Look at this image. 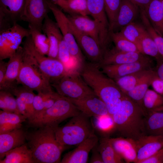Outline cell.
I'll list each match as a JSON object with an SVG mask.
<instances>
[{
  "mask_svg": "<svg viewBox=\"0 0 163 163\" xmlns=\"http://www.w3.org/2000/svg\"><path fill=\"white\" fill-rule=\"evenodd\" d=\"M80 112L71 101L60 95L51 107L28 123L32 127L48 126L55 129L63 121Z\"/></svg>",
  "mask_w": 163,
  "mask_h": 163,
  "instance_id": "obj_5",
  "label": "cell"
},
{
  "mask_svg": "<svg viewBox=\"0 0 163 163\" xmlns=\"http://www.w3.org/2000/svg\"><path fill=\"white\" fill-rule=\"evenodd\" d=\"M42 30L49 40L50 47L47 56L58 59L59 39L62 33L56 22L47 15L45 18Z\"/></svg>",
  "mask_w": 163,
  "mask_h": 163,
  "instance_id": "obj_24",
  "label": "cell"
},
{
  "mask_svg": "<svg viewBox=\"0 0 163 163\" xmlns=\"http://www.w3.org/2000/svg\"><path fill=\"white\" fill-rule=\"evenodd\" d=\"M163 96V95H162Z\"/></svg>",
  "mask_w": 163,
  "mask_h": 163,
  "instance_id": "obj_55",
  "label": "cell"
},
{
  "mask_svg": "<svg viewBox=\"0 0 163 163\" xmlns=\"http://www.w3.org/2000/svg\"><path fill=\"white\" fill-rule=\"evenodd\" d=\"M145 114L137 103L124 94L120 108L112 115L115 131L120 136L138 139L146 135Z\"/></svg>",
  "mask_w": 163,
  "mask_h": 163,
  "instance_id": "obj_2",
  "label": "cell"
},
{
  "mask_svg": "<svg viewBox=\"0 0 163 163\" xmlns=\"http://www.w3.org/2000/svg\"><path fill=\"white\" fill-rule=\"evenodd\" d=\"M30 36L29 29L23 27L17 23L0 31V60L9 58L20 46L23 39Z\"/></svg>",
  "mask_w": 163,
  "mask_h": 163,
  "instance_id": "obj_10",
  "label": "cell"
},
{
  "mask_svg": "<svg viewBox=\"0 0 163 163\" xmlns=\"http://www.w3.org/2000/svg\"><path fill=\"white\" fill-rule=\"evenodd\" d=\"M110 38L115 44V47L119 50L140 53L135 44L124 37L119 32H111Z\"/></svg>",
  "mask_w": 163,
  "mask_h": 163,
  "instance_id": "obj_39",
  "label": "cell"
},
{
  "mask_svg": "<svg viewBox=\"0 0 163 163\" xmlns=\"http://www.w3.org/2000/svg\"><path fill=\"white\" fill-rule=\"evenodd\" d=\"M7 62L0 60V89L4 83L7 70Z\"/></svg>",
  "mask_w": 163,
  "mask_h": 163,
  "instance_id": "obj_50",
  "label": "cell"
},
{
  "mask_svg": "<svg viewBox=\"0 0 163 163\" xmlns=\"http://www.w3.org/2000/svg\"><path fill=\"white\" fill-rule=\"evenodd\" d=\"M145 126L146 135L163 137V111L147 112Z\"/></svg>",
  "mask_w": 163,
  "mask_h": 163,
  "instance_id": "obj_28",
  "label": "cell"
},
{
  "mask_svg": "<svg viewBox=\"0 0 163 163\" xmlns=\"http://www.w3.org/2000/svg\"><path fill=\"white\" fill-rule=\"evenodd\" d=\"M54 4L59 6L65 12L69 13L67 0H51Z\"/></svg>",
  "mask_w": 163,
  "mask_h": 163,
  "instance_id": "obj_52",
  "label": "cell"
},
{
  "mask_svg": "<svg viewBox=\"0 0 163 163\" xmlns=\"http://www.w3.org/2000/svg\"><path fill=\"white\" fill-rule=\"evenodd\" d=\"M138 6L139 8L145 10L151 0H129Z\"/></svg>",
  "mask_w": 163,
  "mask_h": 163,
  "instance_id": "obj_51",
  "label": "cell"
},
{
  "mask_svg": "<svg viewBox=\"0 0 163 163\" xmlns=\"http://www.w3.org/2000/svg\"><path fill=\"white\" fill-rule=\"evenodd\" d=\"M145 30L143 25L133 22L123 27L119 32L124 37L135 44L140 52L143 54L140 41Z\"/></svg>",
  "mask_w": 163,
  "mask_h": 163,
  "instance_id": "obj_32",
  "label": "cell"
},
{
  "mask_svg": "<svg viewBox=\"0 0 163 163\" xmlns=\"http://www.w3.org/2000/svg\"><path fill=\"white\" fill-rule=\"evenodd\" d=\"M25 2L26 0H0V31L21 20Z\"/></svg>",
  "mask_w": 163,
  "mask_h": 163,
  "instance_id": "obj_15",
  "label": "cell"
},
{
  "mask_svg": "<svg viewBox=\"0 0 163 163\" xmlns=\"http://www.w3.org/2000/svg\"><path fill=\"white\" fill-rule=\"evenodd\" d=\"M149 70L140 71L113 80L123 92L125 94L133 89Z\"/></svg>",
  "mask_w": 163,
  "mask_h": 163,
  "instance_id": "obj_33",
  "label": "cell"
},
{
  "mask_svg": "<svg viewBox=\"0 0 163 163\" xmlns=\"http://www.w3.org/2000/svg\"><path fill=\"white\" fill-rule=\"evenodd\" d=\"M156 71L152 69L149 70L144 77L132 90L125 94L137 103L144 110L143 99L149 87L151 85L152 81Z\"/></svg>",
  "mask_w": 163,
  "mask_h": 163,
  "instance_id": "obj_29",
  "label": "cell"
},
{
  "mask_svg": "<svg viewBox=\"0 0 163 163\" xmlns=\"http://www.w3.org/2000/svg\"><path fill=\"white\" fill-rule=\"evenodd\" d=\"M163 163V148L149 158L141 161L139 163Z\"/></svg>",
  "mask_w": 163,
  "mask_h": 163,
  "instance_id": "obj_46",
  "label": "cell"
},
{
  "mask_svg": "<svg viewBox=\"0 0 163 163\" xmlns=\"http://www.w3.org/2000/svg\"><path fill=\"white\" fill-rule=\"evenodd\" d=\"M26 132L27 144L31 150L35 163H60L65 146L57 140L55 130L46 126Z\"/></svg>",
  "mask_w": 163,
  "mask_h": 163,
  "instance_id": "obj_3",
  "label": "cell"
},
{
  "mask_svg": "<svg viewBox=\"0 0 163 163\" xmlns=\"http://www.w3.org/2000/svg\"><path fill=\"white\" fill-rule=\"evenodd\" d=\"M69 24L78 46L89 62L99 65L104 54L100 45L93 38L78 29L69 20Z\"/></svg>",
  "mask_w": 163,
  "mask_h": 163,
  "instance_id": "obj_13",
  "label": "cell"
},
{
  "mask_svg": "<svg viewBox=\"0 0 163 163\" xmlns=\"http://www.w3.org/2000/svg\"><path fill=\"white\" fill-rule=\"evenodd\" d=\"M0 163H35L27 143L8 152Z\"/></svg>",
  "mask_w": 163,
  "mask_h": 163,
  "instance_id": "obj_27",
  "label": "cell"
},
{
  "mask_svg": "<svg viewBox=\"0 0 163 163\" xmlns=\"http://www.w3.org/2000/svg\"><path fill=\"white\" fill-rule=\"evenodd\" d=\"M16 82L18 84L38 93L45 94L53 91L50 80L33 64L24 50L22 63Z\"/></svg>",
  "mask_w": 163,
  "mask_h": 163,
  "instance_id": "obj_8",
  "label": "cell"
},
{
  "mask_svg": "<svg viewBox=\"0 0 163 163\" xmlns=\"http://www.w3.org/2000/svg\"><path fill=\"white\" fill-rule=\"evenodd\" d=\"M150 36L156 44L158 52L163 59V37L155 30L151 33Z\"/></svg>",
  "mask_w": 163,
  "mask_h": 163,
  "instance_id": "obj_45",
  "label": "cell"
},
{
  "mask_svg": "<svg viewBox=\"0 0 163 163\" xmlns=\"http://www.w3.org/2000/svg\"><path fill=\"white\" fill-rule=\"evenodd\" d=\"M146 56L140 52L122 51L114 47L106 51L101 62L98 66L100 67L105 65L133 62L142 60Z\"/></svg>",
  "mask_w": 163,
  "mask_h": 163,
  "instance_id": "obj_19",
  "label": "cell"
},
{
  "mask_svg": "<svg viewBox=\"0 0 163 163\" xmlns=\"http://www.w3.org/2000/svg\"><path fill=\"white\" fill-rule=\"evenodd\" d=\"M90 14L96 23L99 30L100 45L104 52L108 49L110 41V24L105 9L104 0H87Z\"/></svg>",
  "mask_w": 163,
  "mask_h": 163,
  "instance_id": "obj_11",
  "label": "cell"
},
{
  "mask_svg": "<svg viewBox=\"0 0 163 163\" xmlns=\"http://www.w3.org/2000/svg\"><path fill=\"white\" fill-rule=\"evenodd\" d=\"M67 17L75 27L93 38L100 45L99 29L94 20H91L87 16L77 14H69Z\"/></svg>",
  "mask_w": 163,
  "mask_h": 163,
  "instance_id": "obj_25",
  "label": "cell"
},
{
  "mask_svg": "<svg viewBox=\"0 0 163 163\" xmlns=\"http://www.w3.org/2000/svg\"><path fill=\"white\" fill-rule=\"evenodd\" d=\"M153 64L152 60L146 56L142 60L133 62L99 67L103 73L114 80L140 71L152 69Z\"/></svg>",
  "mask_w": 163,
  "mask_h": 163,
  "instance_id": "obj_14",
  "label": "cell"
},
{
  "mask_svg": "<svg viewBox=\"0 0 163 163\" xmlns=\"http://www.w3.org/2000/svg\"><path fill=\"white\" fill-rule=\"evenodd\" d=\"M17 83L12 87L8 90L14 96L19 97L26 104L29 113L30 118L28 120H30L34 114L33 103L36 95L34 91L22 85L18 86Z\"/></svg>",
  "mask_w": 163,
  "mask_h": 163,
  "instance_id": "obj_34",
  "label": "cell"
},
{
  "mask_svg": "<svg viewBox=\"0 0 163 163\" xmlns=\"http://www.w3.org/2000/svg\"><path fill=\"white\" fill-rule=\"evenodd\" d=\"M143 104L145 114L149 111H163V96L148 89L143 98Z\"/></svg>",
  "mask_w": 163,
  "mask_h": 163,
  "instance_id": "obj_36",
  "label": "cell"
},
{
  "mask_svg": "<svg viewBox=\"0 0 163 163\" xmlns=\"http://www.w3.org/2000/svg\"><path fill=\"white\" fill-rule=\"evenodd\" d=\"M104 1L105 10L111 30L116 20L122 0Z\"/></svg>",
  "mask_w": 163,
  "mask_h": 163,
  "instance_id": "obj_40",
  "label": "cell"
},
{
  "mask_svg": "<svg viewBox=\"0 0 163 163\" xmlns=\"http://www.w3.org/2000/svg\"><path fill=\"white\" fill-rule=\"evenodd\" d=\"M92 150V154L89 162L91 163H104L101 156L98 150L97 145Z\"/></svg>",
  "mask_w": 163,
  "mask_h": 163,
  "instance_id": "obj_49",
  "label": "cell"
},
{
  "mask_svg": "<svg viewBox=\"0 0 163 163\" xmlns=\"http://www.w3.org/2000/svg\"><path fill=\"white\" fill-rule=\"evenodd\" d=\"M26 132L22 128L0 134V160L9 151L25 143Z\"/></svg>",
  "mask_w": 163,
  "mask_h": 163,
  "instance_id": "obj_20",
  "label": "cell"
},
{
  "mask_svg": "<svg viewBox=\"0 0 163 163\" xmlns=\"http://www.w3.org/2000/svg\"><path fill=\"white\" fill-rule=\"evenodd\" d=\"M115 150L127 163L137 162V152L135 140L132 139L119 136L110 138Z\"/></svg>",
  "mask_w": 163,
  "mask_h": 163,
  "instance_id": "obj_21",
  "label": "cell"
},
{
  "mask_svg": "<svg viewBox=\"0 0 163 163\" xmlns=\"http://www.w3.org/2000/svg\"><path fill=\"white\" fill-rule=\"evenodd\" d=\"M156 72L158 76L163 80V61L158 65Z\"/></svg>",
  "mask_w": 163,
  "mask_h": 163,
  "instance_id": "obj_53",
  "label": "cell"
},
{
  "mask_svg": "<svg viewBox=\"0 0 163 163\" xmlns=\"http://www.w3.org/2000/svg\"><path fill=\"white\" fill-rule=\"evenodd\" d=\"M160 1L161 2L162 8L163 11V0H160Z\"/></svg>",
  "mask_w": 163,
  "mask_h": 163,
  "instance_id": "obj_54",
  "label": "cell"
},
{
  "mask_svg": "<svg viewBox=\"0 0 163 163\" xmlns=\"http://www.w3.org/2000/svg\"><path fill=\"white\" fill-rule=\"evenodd\" d=\"M69 100L80 111L90 117H94L109 113L105 104L96 95L80 99Z\"/></svg>",
  "mask_w": 163,
  "mask_h": 163,
  "instance_id": "obj_17",
  "label": "cell"
},
{
  "mask_svg": "<svg viewBox=\"0 0 163 163\" xmlns=\"http://www.w3.org/2000/svg\"><path fill=\"white\" fill-rule=\"evenodd\" d=\"M137 162L150 157L163 148V137L144 135L136 140Z\"/></svg>",
  "mask_w": 163,
  "mask_h": 163,
  "instance_id": "obj_18",
  "label": "cell"
},
{
  "mask_svg": "<svg viewBox=\"0 0 163 163\" xmlns=\"http://www.w3.org/2000/svg\"><path fill=\"white\" fill-rule=\"evenodd\" d=\"M80 74L94 93L106 105L109 113L112 115L120 108L124 95L112 79L103 73L98 65L86 62Z\"/></svg>",
  "mask_w": 163,
  "mask_h": 163,
  "instance_id": "obj_1",
  "label": "cell"
},
{
  "mask_svg": "<svg viewBox=\"0 0 163 163\" xmlns=\"http://www.w3.org/2000/svg\"><path fill=\"white\" fill-rule=\"evenodd\" d=\"M33 107L34 110V116L31 120L37 117L43 111L44 105V100L43 94L42 93H38L34 96L33 103Z\"/></svg>",
  "mask_w": 163,
  "mask_h": 163,
  "instance_id": "obj_44",
  "label": "cell"
},
{
  "mask_svg": "<svg viewBox=\"0 0 163 163\" xmlns=\"http://www.w3.org/2000/svg\"><path fill=\"white\" fill-rule=\"evenodd\" d=\"M151 85L154 91L163 95V80L158 76L157 72L152 81Z\"/></svg>",
  "mask_w": 163,
  "mask_h": 163,
  "instance_id": "obj_47",
  "label": "cell"
},
{
  "mask_svg": "<svg viewBox=\"0 0 163 163\" xmlns=\"http://www.w3.org/2000/svg\"><path fill=\"white\" fill-rule=\"evenodd\" d=\"M43 94L44 100V108L43 111L38 116L51 107L60 96L57 92L53 91Z\"/></svg>",
  "mask_w": 163,
  "mask_h": 163,
  "instance_id": "obj_43",
  "label": "cell"
},
{
  "mask_svg": "<svg viewBox=\"0 0 163 163\" xmlns=\"http://www.w3.org/2000/svg\"><path fill=\"white\" fill-rule=\"evenodd\" d=\"M28 29L33 43L36 50L42 55L47 56L50 43L46 35L42 34V31L31 26H28Z\"/></svg>",
  "mask_w": 163,
  "mask_h": 163,
  "instance_id": "obj_37",
  "label": "cell"
},
{
  "mask_svg": "<svg viewBox=\"0 0 163 163\" xmlns=\"http://www.w3.org/2000/svg\"><path fill=\"white\" fill-rule=\"evenodd\" d=\"M140 43L143 54L155 58L158 64L163 61L156 44L146 30L141 37Z\"/></svg>",
  "mask_w": 163,
  "mask_h": 163,
  "instance_id": "obj_38",
  "label": "cell"
},
{
  "mask_svg": "<svg viewBox=\"0 0 163 163\" xmlns=\"http://www.w3.org/2000/svg\"><path fill=\"white\" fill-rule=\"evenodd\" d=\"M23 52V47L20 46L9 58L5 81L0 90H9L17 83V79L22 63Z\"/></svg>",
  "mask_w": 163,
  "mask_h": 163,
  "instance_id": "obj_22",
  "label": "cell"
},
{
  "mask_svg": "<svg viewBox=\"0 0 163 163\" xmlns=\"http://www.w3.org/2000/svg\"><path fill=\"white\" fill-rule=\"evenodd\" d=\"M50 11L47 0H26L21 20L42 31L44 20Z\"/></svg>",
  "mask_w": 163,
  "mask_h": 163,
  "instance_id": "obj_12",
  "label": "cell"
},
{
  "mask_svg": "<svg viewBox=\"0 0 163 163\" xmlns=\"http://www.w3.org/2000/svg\"><path fill=\"white\" fill-rule=\"evenodd\" d=\"M9 90H0V98L5 102L8 111L20 113L17 105L16 98Z\"/></svg>",
  "mask_w": 163,
  "mask_h": 163,
  "instance_id": "obj_42",
  "label": "cell"
},
{
  "mask_svg": "<svg viewBox=\"0 0 163 163\" xmlns=\"http://www.w3.org/2000/svg\"><path fill=\"white\" fill-rule=\"evenodd\" d=\"M47 2L67 45L72 58L82 67L85 62V58L71 30L67 16L51 1L47 0Z\"/></svg>",
  "mask_w": 163,
  "mask_h": 163,
  "instance_id": "obj_9",
  "label": "cell"
},
{
  "mask_svg": "<svg viewBox=\"0 0 163 163\" xmlns=\"http://www.w3.org/2000/svg\"><path fill=\"white\" fill-rule=\"evenodd\" d=\"M98 141L94 132L76 148L66 153L60 163H87L89 152L97 145Z\"/></svg>",
  "mask_w": 163,
  "mask_h": 163,
  "instance_id": "obj_16",
  "label": "cell"
},
{
  "mask_svg": "<svg viewBox=\"0 0 163 163\" xmlns=\"http://www.w3.org/2000/svg\"><path fill=\"white\" fill-rule=\"evenodd\" d=\"M69 14L87 16L90 14L87 0H67Z\"/></svg>",
  "mask_w": 163,
  "mask_h": 163,
  "instance_id": "obj_41",
  "label": "cell"
},
{
  "mask_svg": "<svg viewBox=\"0 0 163 163\" xmlns=\"http://www.w3.org/2000/svg\"><path fill=\"white\" fill-rule=\"evenodd\" d=\"M139 12L138 6L129 0H122L116 21L111 30L115 32L133 22Z\"/></svg>",
  "mask_w": 163,
  "mask_h": 163,
  "instance_id": "obj_23",
  "label": "cell"
},
{
  "mask_svg": "<svg viewBox=\"0 0 163 163\" xmlns=\"http://www.w3.org/2000/svg\"><path fill=\"white\" fill-rule=\"evenodd\" d=\"M97 146L104 163H123L124 161L117 153L108 137H102Z\"/></svg>",
  "mask_w": 163,
  "mask_h": 163,
  "instance_id": "obj_31",
  "label": "cell"
},
{
  "mask_svg": "<svg viewBox=\"0 0 163 163\" xmlns=\"http://www.w3.org/2000/svg\"><path fill=\"white\" fill-rule=\"evenodd\" d=\"M51 85L58 94L68 99H80L96 95L78 72H67Z\"/></svg>",
  "mask_w": 163,
  "mask_h": 163,
  "instance_id": "obj_6",
  "label": "cell"
},
{
  "mask_svg": "<svg viewBox=\"0 0 163 163\" xmlns=\"http://www.w3.org/2000/svg\"><path fill=\"white\" fill-rule=\"evenodd\" d=\"M145 11L153 27L163 37V11L160 0H151Z\"/></svg>",
  "mask_w": 163,
  "mask_h": 163,
  "instance_id": "obj_30",
  "label": "cell"
},
{
  "mask_svg": "<svg viewBox=\"0 0 163 163\" xmlns=\"http://www.w3.org/2000/svg\"><path fill=\"white\" fill-rule=\"evenodd\" d=\"M27 117L21 113L0 111V134L21 128Z\"/></svg>",
  "mask_w": 163,
  "mask_h": 163,
  "instance_id": "obj_26",
  "label": "cell"
},
{
  "mask_svg": "<svg viewBox=\"0 0 163 163\" xmlns=\"http://www.w3.org/2000/svg\"><path fill=\"white\" fill-rule=\"evenodd\" d=\"M54 130L57 140L65 146H77L95 132L91 117L81 112Z\"/></svg>",
  "mask_w": 163,
  "mask_h": 163,
  "instance_id": "obj_4",
  "label": "cell"
},
{
  "mask_svg": "<svg viewBox=\"0 0 163 163\" xmlns=\"http://www.w3.org/2000/svg\"><path fill=\"white\" fill-rule=\"evenodd\" d=\"M92 123L95 129L103 137L108 136L115 131L114 122L111 115L109 114L92 117Z\"/></svg>",
  "mask_w": 163,
  "mask_h": 163,
  "instance_id": "obj_35",
  "label": "cell"
},
{
  "mask_svg": "<svg viewBox=\"0 0 163 163\" xmlns=\"http://www.w3.org/2000/svg\"><path fill=\"white\" fill-rule=\"evenodd\" d=\"M18 110L20 113L27 117V120L30 118L29 113L27 105L25 102L19 96H16Z\"/></svg>",
  "mask_w": 163,
  "mask_h": 163,
  "instance_id": "obj_48",
  "label": "cell"
},
{
  "mask_svg": "<svg viewBox=\"0 0 163 163\" xmlns=\"http://www.w3.org/2000/svg\"><path fill=\"white\" fill-rule=\"evenodd\" d=\"M33 64L52 83L66 73L62 63L58 59L46 57L35 48L30 36L26 37L23 46Z\"/></svg>",
  "mask_w": 163,
  "mask_h": 163,
  "instance_id": "obj_7",
  "label": "cell"
}]
</instances>
